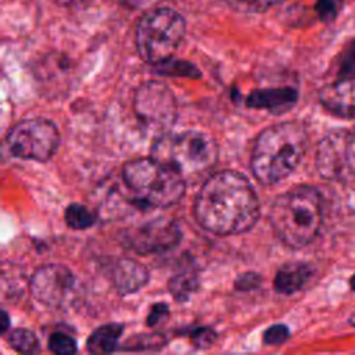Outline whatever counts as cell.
Wrapping results in <instances>:
<instances>
[{"label": "cell", "mask_w": 355, "mask_h": 355, "mask_svg": "<svg viewBox=\"0 0 355 355\" xmlns=\"http://www.w3.org/2000/svg\"><path fill=\"white\" fill-rule=\"evenodd\" d=\"M194 218L214 234L248 232L259 219V201L251 182L232 169L208 175L194 201Z\"/></svg>", "instance_id": "1"}, {"label": "cell", "mask_w": 355, "mask_h": 355, "mask_svg": "<svg viewBox=\"0 0 355 355\" xmlns=\"http://www.w3.org/2000/svg\"><path fill=\"white\" fill-rule=\"evenodd\" d=\"M308 143V129L300 121H284L263 129L251 153V171L257 180L272 186L288 178L302 161Z\"/></svg>", "instance_id": "2"}, {"label": "cell", "mask_w": 355, "mask_h": 355, "mask_svg": "<svg viewBox=\"0 0 355 355\" xmlns=\"http://www.w3.org/2000/svg\"><path fill=\"white\" fill-rule=\"evenodd\" d=\"M309 184L295 186L277 196L270 205L269 220L277 239L293 250L309 245L323 222V201Z\"/></svg>", "instance_id": "3"}, {"label": "cell", "mask_w": 355, "mask_h": 355, "mask_svg": "<svg viewBox=\"0 0 355 355\" xmlns=\"http://www.w3.org/2000/svg\"><path fill=\"white\" fill-rule=\"evenodd\" d=\"M122 179L140 208L171 207L180 201L186 190V179L154 157L128 161Z\"/></svg>", "instance_id": "4"}, {"label": "cell", "mask_w": 355, "mask_h": 355, "mask_svg": "<svg viewBox=\"0 0 355 355\" xmlns=\"http://www.w3.org/2000/svg\"><path fill=\"white\" fill-rule=\"evenodd\" d=\"M215 140L201 130L166 132L155 137L151 157L175 169L186 180L211 175L218 162Z\"/></svg>", "instance_id": "5"}, {"label": "cell", "mask_w": 355, "mask_h": 355, "mask_svg": "<svg viewBox=\"0 0 355 355\" xmlns=\"http://www.w3.org/2000/svg\"><path fill=\"white\" fill-rule=\"evenodd\" d=\"M186 33L184 18L166 7L144 12L136 26V47L140 57L157 65L172 58Z\"/></svg>", "instance_id": "6"}, {"label": "cell", "mask_w": 355, "mask_h": 355, "mask_svg": "<svg viewBox=\"0 0 355 355\" xmlns=\"http://www.w3.org/2000/svg\"><path fill=\"white\" fill-rule=\"evenodd\" d=\"M133 110L143 128L157 136L169 132L178 118L175 94L159 80H148L137 87Z\"/></svg>", "instance_id": "7"}, {"label": "cell", "mask_w": 355, "mask_h": 355, "mask_svg": "<svg viewBox=\"0 0 355 355\" xmlns=\"http://www.w3.org/2000/svg\"><path fill=\"white\" fill-rule=\"evenodd\" d=\"M60 144V132L49 119L31 118L15 123L7 135L10 153L22 159L44 162L50 159Z\"/></svg>", "instance_id": "8"}, {"label": "cell", "mask_w": 355, "mask_h": 355, "mask_svg": "<svg viewBox=\"0 0 355 355\" xmlns=\"http://www.w3.org/2000/svg\"><path fill=\"white\" fill-rule=\"evenodd\" d=\"M182 239V232L173 219L157 218L123 232L122 241L129 250L150 255L175 248Z\"/></svg>", "instance_id": "9"}, {"label": "cell", "mask_w": 355, "mask_h": 355, "mask_svg": "<svg viewBox=\"0 0 355 355\" xmlns=\"http://www.w3.org/2000/svg\"><path fill=\"white\" fill-rule=\"evenodd\" d=\"M75 287V276L71 269L61 263H46L39 266L29 282L32 297L43 305H62Z\"/></svg>", "instance_id": "10"}, {"label": "cell", "mask_w": 355, "mask_h": 355, "mask_svg": "<svg viewBox=\"0 0 355 355\" xmlns=\"http://www.w3.org/2000/svg\"><path fill=\"white\" fill-rule=\"evenodd\" d=\"M347 133L345 129L329 132L319 141L315 154V166L320 178L341 180L348 173L347 166Z\"/></svg>", "instance_id": "11"}, {"label": "cell", "mask_w": 355, "mask_h": 355, "mask_svg": "<svg viewBox=\"0 0 355 355\" xmlns=\"http://www.w3.org/2000/svg\"><path fill=\"white\" fill-rule=\"evenodd\" d=\"M320 105L331 115L355 119V79H337L319 92Z\"/></svg>", "instance_id": "12"}, {"label": "cell", "mask_w": 355, "mask_h": 355, "mask_svg": "<svg viewBox=\"0 0 355 355\" xmlns=\"http://www.w3.org/2000/svg\"><path fill=\"white\" fill-rule=\"evenodd\" d=\"M298 90L290 86L258 89L248 94L245 104L250 108L266 110L272 114H284L298 101Z\"/></svg>", "instance_id": "13"}, {"label": "cell", "mask_w": 355, "mask_h": 355, "mask_svg": "<svg viewBox=\"0 0 355 355\" xmlns=\"http://www.w3.org/2000/svg\"><path fill=\"white\" fill-rule=\"evenodd\" d=\"M111 277L118 293L128 295L139 291L148 283L150 272L143 263L130 258H122L114 263Z\"/></svg>", "instance_id": "14"}, {"label": "cell", "mask_w": 355, "mask_h": 355, "mask_svg": "<svg viewBox=\"0 0 355 355\" xmlns=\"http://www.w3.org/2000/svg\"><path fill=\"white\" fill-rule=\"evenodd\" d=\"M313 268L308 262L295 261L282 265L273 279V288L276 293L283 295H291L304 288L311 280Z\"/></svg>", "instance_id": "15"}, {"label": "cell", "mask_w": 355, "mask_h": 355, "mask_svg": "<svg viewBox=\"0 0 355 355\" xmlns=\"http://www.w3.org/2000/svg\"><path fill=\"white\" fill-rule=\"evenodd\" d=\"M123 324L107 323L97 327L87 338V349L92 354H110L116 349Z\"/></svg>", "instance_id": "16"}, {"label": "cell", "mask_w": 355, "mask_h": 355, "mask_svg": "<svg viewBox=\"0 0 355 355\" xmlns=\"http://www.w3.org/2000/svg\"><path fill=\"white\" fill-rule=\"evenodd\" d=\"M168 287L176 301L184 302L198 290L200 280L193 270H182L171 277Z\"/></svg>", "instance_id": "17"}, {"label": "cell", "mask_w": 355, "mask_h": 355, "mask_svg": "<svg viewBox=\"0 0 355 355\" xmlns=\"http://www.w3.org/2000/svg\"><path fill=\"white\" fill-rule=\"evenodd\" d=\"M64 219L68 227L73 230H85L96 223L97 215L83 204L72 202L65 208Z\"/></svg>", "instance_id": "18"}, {"label": "cell", "mask_w": 355, "mask_h": 355, "mask_svg": "<svg viewBox=\"0 0 355 355\" xmlns=\"http://www.w3.org/2000/svg\"><path fill=\"white\" fill-rule=\"evenodd\" d=\"M154 71L159 75H169V76H186V78H200L201 72L197 67L189 61L173 60L169 58L154 65Z\"/></svg>", "instance_id": "19"}, {"label": "cell", "mask_w": 355, "mask_h": 355, "mask_svg": "<svg viewBox=\"0 0 355 355\" xmlns=\"http://www.w3.org/2000/svg\"><path fill=\"white\" fill-rule=\"evenodd\" d=\"M8 343L19 354H35L39 351V340L29 329H14L8 336Z\"/></svg>", "instance_id": "20"}, {"label": "cell", "mask_w": 355, "mask_h": 355, "mask_svg": "<svg viewBox=\"0 0 355 355\" xmlns=\"http://www.w3.org/2000/svg\"><path fill=\"white\" fill-rule=\"evenodd\" d=\"M49 349L58 355H72L76 352V340L61 331H55L49 337Z\"/></svg>", "instance_id": "21"}, {"label": "cell", "mask_w": 355, "mask_h": 355, "mask_svg": "<svg viewBox=\"0 0 355 355\" xmlns=\"http://www.w3.org/2000/svg\"><path fill=\"white\" fill-rule=\"evenodd\" d=\"M337 79H355V37L340 57Z\"/></svg>", "instance_id": "22"}, {"label": "cell", "mask_w": 355, "mask_h": 355, "mask_svg": "<svg viewBox=\"0 0 355 355\" xmlns=\"http://www.w3.org/2000/svg\"><path fill=\"white\" fill-rule=\"evenodd\" d=\"M227 4L241 12H263L283 0H226Z\"/></svg>", "instance_id": "23"}, {"label": "cell", "mask_w": 355, "mask_h": 355, "mask_svg": "<svg viewBox=\"0 0 355 355\" xmlns=\"http://www.w3.org/2000/svg\"><path fill=\"white\" fill-rule=\"evenodd\" d=\"M290 338V329L284 323H276L269 326L263 331V344L266 345H282Z\"/></svg>", "instance_id": "24"}, {"label": "cell", "mask_w": 355, "mask_h": 355, "mask_svg": "<svg viewBox=\"0 0 355 355\" xmlns=\"http://www.w3.org/2000/svg\"><path fill=\"white\" fill-rule=\"evenodd\" d=\"M343 7V0H316L315 11L319 19L324 22L333 21Z\"/></svg>", "instance_id": "25"}, {"label": "cell", "mask_w": 355, "mask_h": 355, "mask_svg": "<svg viewBox=\"0 0 355 355\" xmlns=\"http://www.w3.org/2000/svg\"><path fill=\"white\" fill-rule=\"evenodd\" d=\"M190 338L196 347L207 348L216 340V333L211 327H197L190 331Z\"/></svg>", "instance_id": "26"}, {"label": "cell", "mask_w": 355, "mask_h": 355, "mask_svg": "<svg viewBox=\"0 0 355 355\" xmlns=\"http://www.w3.org/2000/svg\"><path fill=\"white\" fill-rule=\"evenodd\" d=\"M262 282L261 275L255 273V272H245L241 273L236 282H234V287L240 291H250V290H255L259 287Z\"/></svg>", "instance_id": "27"}, {"label": "cell", "mask_w": 355, "mask_h": 355, "mask_svg": "<svg viewBox=\"0 0 355 355\" xmlns=\"http://www.w3.org/2000/svg\"><path fill=\"white\" fill-rule=\"evenodd\" d=\"M168 305L165 302H157L151 306L148 316H147V324L148 326H155L157 323H159V320L165 316H168Z\"/></svg>", "instance_id": "28"}, {"label": "cell", "mask_w": 355, "mask_h": 355, "mask_svg": "<svg viewBox=\"0 0 355 355\" xmlns=\"http://www.w3.org/2000/svg\"><path fill=\"white\" fill-rule=\"evenodd\" d=\"M347 166L348 173L355 175V129L347 133Z\"/></svg>", "instance_id": "29"}, {"label": "cell", "mask_w": 355, "mask_h": 355, "mask_svg": "<svg viewBox=\"0 0 355 355\" xmlns=\"http://www.w3.org/2000/svg\"><path fill=\"white\" fill-rule=\"evenodd\" d=\"M1 316H3V322H1V329H0V331H1V333H6L7 329H8V324H10V319H8V315H7L6 311L1 312Z\"/></svg>", "instance_id": "30"}, {"label": "cell", "mask_w": 355, "mask_h": 355, "mask_svg": "<svg viewBox=\"0 0 355 355\" xmlns=\"http://www.w3.org/2000/svg\"><path fill=\"white\" fill-rule=\"evenodd\" d=\"M60 3L65 4V6H78V4H82V3H86L87 0H58Z\"/></svg>", "instance_id": "31"}, {"label": "cell", "mask_w": 355, "mask_h": 355, "mask_svg": "<svg viewBox=\"0 0 355 355\" xmlns=\"http://www.w3.org/2000/svg\"><path fill=\"white\" fill-rule=\"evenodd\" d=\"M348 283H349L351 290L355 293V272H354V273H352V276L349 277V282H348Z\"/></svg>", "instance_id": "32"}, {"label": "cell", "mask_w": 355, "mask_h": 355, "mask_svg": "<svg viewBox=\"0 0 355 355\" xmlns=\"http://www.w3.org/2000/svg\"><path fill=\"white\" fill-rule=\"evenodd\" d=\"M348 324L352 326V327H355V312L349 315V318H348Z\"/></svg>", "instance_id": "33"}]
</instances>
